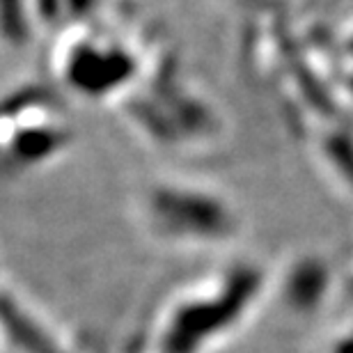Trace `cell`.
<instances>
[{
  "mask_svg": "<svg viewBox=\"0 0 353 353\" xmlns=\"http://www.w3.org/2000/svg\"><path fill=\"white\" fill-rule=\"evenodd\" d=\"M0 321L5 323V328H10L12 337L28 353H58L53 344L48 342L30 321L23 319L10 303H0Z\"/></svg>",
  "mask_w": 353,
  "mask_h": 353,
  "instance_id": "6da1fadb",
  "label": "cell"
}]
</instances>
